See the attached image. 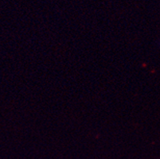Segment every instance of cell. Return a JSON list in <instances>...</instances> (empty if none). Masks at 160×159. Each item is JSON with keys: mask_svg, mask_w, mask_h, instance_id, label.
I'll return each mask as SVG.
<instances>
[]
</instances>
